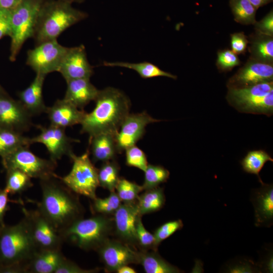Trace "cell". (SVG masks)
I'll use <instances>...</instances> for the list:
<instances>
[{"label":"cell","instance_id":"obj_13","mask_svg":"<svg viewBox=\"0 0 273 273\" xmlns=\"http://www.w3.org/2000/svg\"><path fill=\"white\" fill-rule=\"evenodd\" d=\"M107 272L125 265L139 263V251L118 239H108L97 250Z\"/></svg>","mask_w":273,"mask_h":273},{"label":"cell","instance_id":"obj_1","mask_svg":"<svg viewBox=\"0 0 273 273\" xmlns=\"http://www.w3.org/2000/svg\"><path fill=\"white\" fill-rule=\"evenodd\" d=\"M42 197L37 209L60 234L83 217L84 209L77 194L69 189L56 174L40 179Z\"/></svg>","mask_w":273,"mask_h":273},{"label":"cell","instance_id":"obj_50","mask_svg":"<svg viewBox=\"0 0 273 273\" xmlns=\"http://www.w3.org/2000/svg\"><path fill=\"white\" fill-rule=\"evenodd\" d=\"M66 2H68L70 3L73 4V3H82L85 1V0H64Z\"/></svg>","mask_w":273,"mask_h":273},{"label":"cell","instance_id":"obj_4","mask_svg":"<svg viewBox=\"0 0 273 273\" xmlns=\"http://www.w3.org/2000/svg\"><path fill=\"white\" fill-rule=\"evenodd\" d=\"M38 249L23 216L17 223L2 226L0 231V268L10 266L18 267L27 273L28 265Z\"/></svg>","mask_w":273,"mask_h":273},{"label":"cell","instance_id":"obj_27","mask_svg":"<svg viewBox=\"0 0 273 273\" xmlns=\"http://www.w3.org/2000/svg\"><path fill=\"white\" fill-rule=\"evenodd\" d=\"M107 67H121L132 69L136 72L143 78L147 79L163 76L175 79L177 76L161 70L157 66L148 62L129 63L125 62H104Z\"/></svg>","mask_w":273,"mask_h":273},{"label":"cell","instance_id":"obj_37","mask_svg":"<svg viewBox=\"0 0 273 273\" xmlns=\"http://www.w3.org/2000/svg\"><path fill=\"white\" fill-rule=\"evenodd\" d=\"M141 217V215L139 216L135 222V233L138 246L141 248V250L151 249L157 251V248L155 244L154 235L146 229L142 222Z\"/></svg>","mask_w":273,"mask_h":273},{"label":"cell","instance_id":"obj_48","mask_svg":"<svg viewBox=\"0 0 273 273\" xmlns=\"http://www.w3.org/2000/svg\"><path fill=\"white\" fill-rule=\"evenodd\" d=\"M257 9L264 6L270 3L272 0H248Z\"/></svg>","mask_w":273,"mask_h":273},{"label":"cell","instance_id":"obj_5","mask_svg":"<svg viewBox=\"0 0 273 273\" xmlns=\"http://www.w3.org/2000/svg\"><path fill=\"white\" fill-rule=\"evenodd\" d=\"M113 217L98 214L80 218L60 233L64 242L85 250H95L113 234Z\"/></svg>","mask_w":273,"mask_h":273},{"label":"cell","instance_id":"obj_26","mask_svg":"<svg viewBox=\"0 0 273 273\" xmlns=\"http://www.w3.org/2000/svg\"><path fill=\"white\" fill-rule=\"evenodd\" d=\"M139 263L146 273H179L178 267L171 264L163 258L157 252H149L141 250L139 251Z\"/></svg>","mask_w":273,"mask_h":273},{"label":"cell","instance_id":"obj_24","mask_svg":"<svg viewBox=\"0 0 273 273\" xmlns=\"http://www.w3.org/2000/svg\"><path fill=\"white\" fill-rule=\"evenodd\" d=\"M90 150L94 162L113 160L118 152L115 134L102 133L89 139Z\"/></svg>","mask_w":273,"mask_h":273},{"label":"cell","instance_id":"obj_43","mask_svg":"<svg viewBox=\"0 0 273 273\" xmlns=\"http://www.w3.org/2000/svg\"><path fill=\"white\" fill-rule=\"evenodd\" d=\"M256 31L273 36V11L270 10L261 20L253 24Z\"/></svg>","mask_w":273,"mask_h":273},{"label":"cell","instance_id":"obj_47","mask_svg":"<svg viewBox=\"0 0 273 273\" xmlns=\"http://www.w3.org/2000/svg\"><path fill=\"white\" fill-rule=\"evenodd\" d=\"M21 0H0V9L12 10Z\"/></svg>","mask_w":273,"mask_h":273},{"label":"cell","instance_id":"obj_30","mask_svg":"<svg viewBox=\"0 0 273 273\" xmlns=\"http://www.w3.org/2000/svg\"><path fill=\"white\" fill-rule=\"evenodd\" d=\"M273 162V159L263 150L250 151L241 161L242 168L247 173L257 175L259 182L262 184L259 173L265 163Z\"/></svg>","mask_w":273,"mask_h":273},{"label":"cell","instance_id":"obj_12","mask_svg":"<svg viewBox=\"0 0 273 273\" xmlns=\"http://www.w3.org/2000/svg\"><path fill=\"white\" fill-rule=\"evenodd\" d=\"M36 127L40 133L31 138L32 144L41 143L45 146L50 156V159L56 162L64 156L70 158L74 154L72 143L79 142L67 135L65 128L52 125L45 127L38 125Z\"/></svg>","mask_w":273,"mask_h":273},{"label":"cell","instance_id":"obj_6","mask_svg":"<svg viewBox=\"0 0 273 273\" xmlns=\"http://www.w3.org/2000/svg\"><path fill=\"white\" fill-rule=\"evenodd\" d=\"M46 0H21L11 10L10 54L9 59L15 61L24 42L32 38L37 17Z\"/></svg>","mask_w":273,"mask_h":273},{"label":"cell","instance_id":"obj_39","mask_svg":"<svg viewBox=\"0 0 273 273\" xmlns=\"http://www.w3.org/2000/svg\"><path fill=\"white\" fill-rule=\"evenodd\" d=\"M125 151L126 164L144 172L148 164L145 153L135 145L127 148Z\"/></svg>","mask_w":273,"mask_h":273},{"label":"cell","instance_id":"obj_44","mask_svg":"<svg viewBox=\"0 0 273 273\" xmlns=\"http://www.w3.org/2000/svg\"><path fill=\"white\" fill-rule=\"evenodd\" d=\"M11 10L0 9V40L4 36L9 35Z\"/></svg>","mask_w":273,"mask_h":273},{"label":"cell","instance_id":"obj_41","mask_svg":"<svg viewBox=\"0 0 273 273\" xmlns=\"http://www.w3.org/2000/svg\"><path fill=\"white\" fill-rule=\"evenodd\" d=\"M231 50L237 55L244 54L248 45V36L243 32L230 35Z\"/></svg>","mask_w":273,"mask_h":273},{"label":"cell","instance_id":"obj_35","mask_svg":"<svg viewBox=\"0 0 273 273\" xmlns=\"http://www.w3.org/2000/svg\"><path fill=\"white\" fill-rule=\"evenodd\" d=\"M92 211L94 213L106 215H113L122 202L117 193L111 192L109 196L105 198L96 197L92 200Z\"/></svg>","mask_w":273,"mask_h":273},{"label":"cell","instance_id":"obj_32","mask_svg":"<svg viewBox=\"0 0 273 273\" xmlns=\"http://www.w3.org/2000/svg\"><path fill=\"white\" fill-rule=\"evenodd\" d=\"M229 4L235 21L243 25L256 22L257 9L248 0H230Z\"/></svg>","mask_w":273,"mask_h":273},{"label":"cell","instance_id":"obj_21","mask_svg":"<svg viewBox=\"0 0 273 273\" xmlns=\"http://www.w3.org/2000/svg\"><path fill=\"white\" fill-rule=\"evenodd\" d=\"M46 75L36 74L30 84L18 93L19 100L32 116L46 112L42 96L43 82Z\"/></svg>","mask_w":273,"mask_h":273},{"label":"cell","instance_id":"obj_46","mask_svg":"<svg viewBox=\"0 0 273 273\" xmlns=\"http://www.w3.org/2000/svg\"><path fill=\"white\" fill-rule=\"evenodd\" d=\"M231 272H251L254 270L253 267L248 263L238 264L232 267L230 269Z\"/></svg>","mask_w":273,"mask_h":273},{"label":"cell","instance_id":"obj_52","mask_svg":"<svg viewBox=\"0 0 273 273\" xmlns=\"http://www.w3.org/2000/svg\"><path fill=\"white\" fill-rule=\"evenodd\" d=\"M2 226L0 225V231H1V229Z\"/></svg>","mask_w":273,"mask_h":273},{"label":"cell","instance_id":"obj_36","mask_svg":"<svg viewBox=\"0 0 273 273\" xmlns=\"http://www.w3.org/2000/svg\"><path fill=\"white\" fill-rule=\"evenodd\" d=\"M115 190L121 202L128 203L136 201L143 189L142 186L120 177Z\"/></svg>","mask_w":273,"mask_h":273},{"label":"cell","instance_id":"obj_15","mask_svg":"<svg viewBox=\"0 0 273 273\" xmlns=\"http://www.w3.org/2000/svg\"><path fill=\"white\" fill-rule=\"evenodd\" d=\"M160 121L145 111L129 113L115 135L118 152L121 153L127 148L135 145L143 136L148 124Z\"/></svg>","mask_w":273,"mask_h":273},{"label":"cell","instance_id":"obj_40","mask_svg":"<svg viewBox=\"0 0 273 273\" xmlns=\"http://www.w3.org/2000/svg\"><path fill=\"white\" fill-rule=\"evenodd\" d=\"M183 227L182 220L177 219L166 222L157 228L153 234L156 247L158 248L162 241L182 229Z\"/></svg>","mask_w":273,"mask_h":273},{"label":"cell","instance_id":"obj_22","mask_svg":"<svg viewBox=\"0 0 273 273\" xmlns=\"http://www.w3.org/2000/svg\"><path fill=\"white\" fill-rule=\"evenodd\" d=\"M66 83L64 99L80 109H83L90 101H94L99 90L88 78L71 80Z\"/></svg>","mask_w":273,"mask_h":273},{"label":"cell","instance_id":"obj_34","mask_svg":"<svg viewBox=\"0 0 273 273\" xmlns=\"http://www.w3.org/2000/svg\"><path fill=\"white\" fill-rule=\"evenodd\" d=\"M145 177L142 185L143 190H147L159 187L169 178V171L160 165L149 164L144 171Z\"/></svg>","mask_w":273,"mask_h":273},{"label":"cell","instance_id":"obj_42","mask_svg":"<svg viewBox=\"0 0 273 273\" xmlns=\"http://www.w3.org/2000/svg\"><path fill=\"white\" fill-rule=\"evenodd\" d=\"M99 270L98 268L89 269L82 268L75 262L66 258L55 273H95Z\"/></svg>","mask_w":273,"mask_h":273},{"label":"cell","instance_id":"obj_9","mask_svg":"<svg viewBox=\"0 0 273 273\" xmlns=\"http://www.w3.org/2000/svg\"><path fill=\"white\" fill-rule=\"evenodd\" d=\"M6 170L18 169L31 178L42 179L55 175L57 162L51 159L41 158L29 150V147H21L2 158Z\"/></svg>","mask_w":273,"mask_h":273},{"label":"cell","instance_id":"obj_17","mask_svg":"<svg viewBox=\"0 0 273 273\" xmlns=\"http://www.w3.org/2000/svg\"><path fill=\"white\" fill-rule=\"evenodd\" d=\"M140 215L137 200L122 202L113 215V234L117 239L131 246H138L135 222Z\"/></svg>","mask_w":273,"mask_h":273},{"label":"cell","instance_id":"obj_3","mask_svg":"<svg viewBox=\"0 0 273 273\" xmlns=\"http://www.w3.org/2000/svg\"><path fill=\"white\" fill-rule=\"evenodd\" d=\"M87 16V13L64 0H46L39 11L32 36L35 46L57 39L66 29Z\"/></svg>","mask_w":273,"mask_h":273},{"label":"cell","instance_id":"obj_18","mask_svg":"<svg viewBox=\"0 0 273 273\" xmlns=\"http://www.w3.org/2000/svg\"><path fill=\"white\" fill-rule=\"evenodd\" d=\"M58 72L66 81L88 78L94 74L83 45L68 48L60 64Z\"/></svg>","mask_w":273,"mask_h":273},{"label":"cell","instance_id":"obj_20","mask_svg":"<svg viewBox=\"0 0 273 273\" xmlns=\"http://www.w3.org/2000/svg\"><path fill=\"white\" fill-rule=\"evenodd\" d=\"M251 201L254 208L256 226H270L273 220V186L263 183L254 191Z\"/></svg>","mask_w":273,"mask_h":273},{"label":"cell","instance_id":"obj_38","mask_svg":"<svg viewBox=\"0 0 273 273\" xmlns=\"http://www.w3.org/2000/svg\"><path fill=\"white\" fill-rule=\"evenodd\" d=\"M240 64L241 61L238 55L231 50L226 49L217 52L216 65L219 71L222 72L230 71Z\"/></svg>","mask_w":273,"mask_h":273},{"label":"cell","instance_id":"obj_51","mask_svg":"<svg viewBox=\"0 0 273 273\" xmlns=\"http://www.w3.org/2000/svg\"><path fill=\"white\" fill-rule=\"evenodd\" d=\"M5 90L3 89V88L2 87V86L0 85V93L1 92H4Z\"/></svg>","mask_w":273,"mask_h":273},{"label":"cell","instance_id":"obj_33","mask_svg":"<svg viewBox=\"0 0 273 273\" xmlns=\"http://www.w3.org/2000/svg\"><path fill=\"white\" fill-rule=\"evenodd\" d=\"M119 166L117 163L112 160L103 162L98 169V178L99 186L109 190L115 191L120 179Z\"/></svg>","mask_w":273,"mask_h":273},{"label":"cell","instance_id":"obj_2","mask_svg":"<svg viewBox=\"0 0 273 273\" xmlns=\"http://www.w3.org/2000/svg\"><path fill=\"white\" fill-rule=\"evenodd\" d=\"M94 101V109L86 112L80 124L81 132L89 138L102 133L115 135L129 113V99L120 90L108 87L99 90Z\"/></svg>","mask_w":273,"mask_h":273},{"label":"cell","instance_id":"obj_16","mask_svg":"<svg viewBox=\"0 0 273 273\" xmlns=\"http://www.w3.org/2000/svg\"><path fill=\"white\" fill-rule=\"evenodd\" d=\"M273 81V64L249 58L243 67L228 80V88H242Z\"/></svg>","mask_w":273,"mask_h":273},{"label":"cell","instance_id":"obj_23","mask_svg":"<svg viewBox=\"0 0 273 273\" xmlns=\"http://www.w3.org/2000/svg\"><path fill=\"white\" fill-rule=\"evenodd\" d=\"M65 258L61 250H38L28 265L27 273H55Z\"/></svg>","mask_w":273,"mask_h":273},{"label":"cell","instance_id":"obj_31","mask_svg":"<svg viewBox=\"0 0 273 273\" xmlns=\"http://www.w3.org/2000/svg\"><path fill=\"white\" fill-rule=\"evenodd\" d=\"M6 186L4 188L11 195L21 194L33 186L31 178L18 169L6 170Z\"/></svg>","mask_w":273,"mask_h":273},{"label":"cell","instance_id":"obj_28","mask_svg":"<svg viewBox=\"0 0 273 273\" xmlns=\"http://www.w3.org/2000/svg\"><path fill=\"white\" fill-rule=\"evenodd\" d=\"M165 197L162 188L157 187L145 190L137 199L139 214L153 213L160 210L164 205Z\"/></svg>","mask_w":273,"mask_h":273},{"label":"cell","instance_id":"obj_7","mask_svg":"<svg viewBox=\"0 0 273 273\" xmlns=\"http://www.w3.org/2000/svg\"><path fill=\"white\" fill-rule=\"evenodd\" d=\"M273 81L242 88H228L229 104L242 113L266 114L272 106Z\"/></svg>","mask_w":273,"mask_h":273},{"label":"cell","instance_id":"obj_25","mask_svg":"<svg viewBox=\"0 0 273 273\" xmlns=\"http://www.w3.org/2000/svg\"><path fill=\"white\" fill-rule=\"evenodd\" d=\"M250 58L258 62L273 64V36L256 31L248 37Z\"/></svg>","mask_w":273,"mask_h":273},{"label":"cell","instance_id":"obj_8","mask_svg":"<svg viewBox=\"0 0 273 273\" xmlns=\"http://www.w3.org/2000/svg\"><path fill=\"white\" fill-rule=\"evenodd\" d=\"M70 159L73 162L71 171L59 178L75 194L94 199L97 197L96 190L99 184L98 169L89 158V150L87 149L80 156L73 154Z\"/></svg>","mask_w":273,"mask_h":273},{"label":"cell","instance_id":"obj_29","mask_svg":"<svg viewBox=\"0 0 273 273\" xmlns=\"http://www.w3.org/2000/svg\"><path fill=\"white\" fill-rule=\"evenodd\" d=\"M31 138L15 130L0 128V157L3 158L23 146L32 145Z\"/></svg>","mask_w":273,"mask_h":273},{"label":"cell","instance_id":"obj_19","mask_svg":"<svg viewBox=\"0 0 273 273\" xmlns=\"http://www.w3.org/2000/svg\"><path fill=\"white\" fill-rule=\"evenodd\" d=\"M47 113L51 125L65 128L81 124L86 112L64 99L57 100L48 107Z\"/></svg>","mask_w":273,"mask_h":273},{"label":"cell","instance_id":"obj_49","mask_svg":"<svg viewBox=\"0 0 273 273\" xmlns=\"http://www.w3.org/2000/svg\"><path fill=\"white\" fill-rule=\"evenodd\" d=\"M116 272L117 273H135L136 271L128 265H125L118 268Z\"/></svg>","mask_w":273,"mask_h":273},{"label":"cell","instance_id":"obj_10","mask_svg":"<svg viewBox=\"0 0 273 273\" xmlns=\"http://www.w3.org/2000/svg\"><path fill=\"white\" fill-rule=\"evenodd\" d=\"M68 47L60 44L57 39L36 45L27 52L26 64L36 74L47 75L57 71Z\"/></svg>","mask_w":273,"mask_h":273},{"label":"cell","instance_id":"obj_11","mask_svg":"<svg viewBox=\"0 0 273 273\" xmlns=\"http://www.w3.org/2000/svg\"><path fill=\"white\" fill-rule=\"evenodd\" d=\"M33 240L38 250H61L63 240L51 223L36 208H23Z\"/></svg>","mask_w":273,"mask_h":273},{"label":"cell","instance_id":"obj_14","mask_svg":"<svg viewBox=\"0 0 273 273\" xmlns=\"http://www.w3.org/2000/svg\"><path fill=\"white\" fill-rule=\"evenodd\" d=\"M32 117L19 100L13 99L5 91L0 93V128L23 133L32 126Z\"/></svg>","mask_w":273,"mask_h":273},{"label":"cell","instance_id":"obj_45","mask_svg":"<svg viewBox=\"0 0 273 273\" xmlns=\"http://www.w3.org/2000/svg\"><path fill=\"white\" fill-rule=\"evenodd\" d=\"M9 194L4 189H0V225H4V219L7 211L8 210V203L10 201Z\"/></svg>","mask_w":273,"mask_h":273}]
</instances>
